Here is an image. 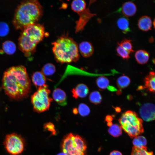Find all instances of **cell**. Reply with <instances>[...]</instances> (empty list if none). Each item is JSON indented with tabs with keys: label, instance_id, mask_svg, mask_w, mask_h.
I'll return each mask as SVG.
<instances>
[{
	"label": "cell",
	"instance_id": "6da1fadb",
	"mask_svg": "<svg viewBox=\"0 0 155 155\" xmlns=\"http://www.w3.org/2000/svg\"><path fill=\"white\" fill-rule=\"evenodd\" d=\"M2 86L6 94L12 98L19 99L28 96L31 83L25 67L19 65L7 69L3 78Z\"/></svg>",
	"mask_w": 155,
	"mask_h": 155
},
{
	"label": "cell",
	"instance_id": "7a4b0ae2",
	"mask_svg": "<svg viewBox=\"0 0 155 155\" xmlns=\"http://www.w3.org/2000/svg\"><path fill=\"white\" fill-rule=\"evenodd\" d=\"M42 14V7L37 0L24 1L16 9L13 23L16 29L22 30L25 27L36 23Z\"/></svg>",
	"mask_w": 155,
	"mask_h": 155
},
{
	"label": "cell",
	"instance_id": "3957f363",
	"mask_svg": "<svg viewBox=\"0 0 155 155\" xmlns=\"http://www.w3.org/2000/svg\"><path fill=\"white\" fill-rule=\"evenodd\" d=\"M46 34L44 28L42 24L36 23L25 27L18 39L19 49L26 56H30L34 52L37 45Z\"/></svg>",
	"mask_w": 155,
	"mask_h": 155
},
{
	"label": "cell",
	"instance_id": "277c9868",
	"mask_svg": "<svg viewBox=\"0 0 155 155\" xmlns=\"http://www.w3.org/2000/svg\"><path fill=\"white\" fill-rule=\"evenodd\" d=\"M52 51L57 61L61 63L75 62L79 59L78 46L71 37L63 35L52 43Z\"/></svg>",
	"mask_w": 155,
	"mask_h": 155
},
{
	"label": "cell",
	"instance_id": "5b68a950",
	"mask_svg": "<svg viewBox=\"0 0 155 155\" xmlns=\"http://www.w3.org/2000/svg\"><path fill=\"white\" fill-rule=\"evenodd\" d=\"M122 128L131 137H135L144 132L142 120L134 112L128 111L119 119Z\"/></svg>",
	"mask_w": 155,
	"mask_h": 155
},
{
	"label": "cell",
	"instance_id": "8992f818",
	"mask_svg": "<svg viewBox=\"0 0 155 155\" xmlns=\"http://www.w3.org/2000/svg\"><path fill=\"white\" fill-rule=\"evenodd\" d=\"M86 148L83 139L72 133L64 138L62 144V151L66 155H84Z\"/></svg>",
	"mask_w": 155,
	"mask_h": 155
},
{
	"label": "cell",
	"instance_id": "52a82bcc",
	"mask_svg": "<svg viewBox=\"0 0 155 155\" xmlns=\"http://www.w3.org/2000/svg\"><path fill=\"white\" fill-rule=\"evenodd\" d=\"M71 7L72 9L79 16V19L75 22V33L82 30L90 20L96 16L95 13L91 12L88 7H86V3L84 0H74L71 3Z\"/></svg>",
	"mask_w": 155,
	"mask_h": 155
},
{
	"label": "cell",
	"instance_id": "ba28073f",
	"mask_svg": "<svg viewBox=\"0 0 155 155\" xmlns=\"http://www.w3.org/2000/svg\"><path fill=\"white\" fill-rule=\"evenodd\" d=\"M50 92L47 86L38 88L31 96V101L35 111L40 113L49 109L53 100L49 96Z\"/></svg>",
	"mask_w": 155,
	"mask_h": 155
},
{
	"label": "cell",
	"instance_id": "9c48e42d",
	"mask_svg": "<svg viewBox=\"0 0 155 155\" xmlns=\"http://www.w3.org/2000/svg\"><path fill=\"white\" fill-rule=\"evenodd\" d=\"M7 152L11 155H19L23 151L24 142L21 136L16 133L7 135L4 142Z\"/></svg>",
	"mask_w": 155,
	"mask_h": 155
},
{
	"label": "cell",
	"instance_id": "30bf717a",
	"mask_svg": "<svg viewBox=\"0 0 155 155\" xmlns=\"http://www.w3.org/2000/svg\"><path fill=\"white\" fill-rule=\"evenodd\" d=\"M139 113L142 119L146 121L155 120V105L150 103L143 104L140 108Z\"/></svg>",
	"mask_w": 155,
	"mask_h": 155
},
{
	"label": "cell",
	"instance_id": "8fae6325",
	"mask_svg": "<svg viewBox=\"0 0 155 155\" xmlns=\"http://www.w3.org/2000/svg\"><path fill=\"white\" fill-rule=\"evenodd\" d=\"M144 86H140L138 90H146L150 92L155 93V72L151 71L145 77Z\"/></svg>",
	"mask_w": 155,
	"mask_h": 155
},
{
	"label": "cell",
	"instance_id": "7c38bea8",
	"mask_svg": "<svg viewBox=\"0 0 155 155\" xmlns=\"http://www.w3.org/2000/svg\"><path fill=\"white\" fill-rule=\"evenodd\" d=\"M137 11L135 5L131 1H127L123 3L118 11L121 12L126 17H131L134 15Z\"/></svg>",
	"mask_w": 155,
	"mask_h": 155
},
{
	"label": "cell",
	"instance_id": "4fadbf2b",
	"mask_svg": "<svg viewBox=\"0 0 155 155\" xmlns=\"http://www.w3.org/2000/svg\"><path fill=\"white\" fill-rule=\"evenodd\" d=\"M53 98L59 104L65 106L67 104L66 93L63 90L59 88H56L53 91L52 94Z\"/></svg>",
	"mask_w": 155,
	"mask_h": 155
},
{
	"label": "cell",
	"instance_id": "5bb4252c",
	"mask_svg": "<svg viewBox=\"0 0 155 155\" xmlns=\"http://www.w3.org/2000/svg\"><path fill=\"white\" fill-rule=\"evenodd\" d=\"M89 89L85 84H78L75 88L71 90L73 97L75 99L78 98H84L86 97L89 93Z\"/></svg>",
	"mask_w": 155,
	"mask_h": 155
},
{
	"label": "cell",
	"instance_id": "9a60e30c",
	"mask_svg": "<svg viewBox=\"0 0 155 155\" xmlns=\"http://www.w3.org/2000/svg\"><path fill=\"white\" fill-rule=\"evenodd\" d=\"M32 80L37 89L47 86L46 84L45 76L41 71H36L34 72L32 76Z\"/></svg>",
	"mask_w": 155,
	"mask_h": 155
},
{
	"label": "cell",
	"instance_id": "2e32d148",
	"mask_svg": "<svg viewBox=\"0 0 155 155\" xmlns=\"http://www.w3.org/2000/svg\"><path fill=\"white\" fill-rule=\"evenodd\" d=\"M78 49L81 54L84 57H90L94 53V48L92 44L88 41L81 42L79 44Z\"/></svg>",
	"mask_w": 155,
	"mask_h": 155
},
{
	"label": "cell",
	"instance_id": "e0dca14e",
	"mask_svg": "<svg viewBox=\"0 0 155 155\" xmlns=\"http://www.w3.org/2000/svg\"><path fill=\"white\" fill-rule=\"evenodd\" d=\"M152 24L151 20L148 16H142L138 22V28L140 30L143 31H147L151 30Z\"/></svg>",
	"mask_w": 155,
	"mask_h": 155
},
{
	"label": "cell",
	"instance_id": "ac0fdd59",
	"mask_svg": "<svg viewBox=\"0 0 155 155\" xmlns=\"http://www.w3.org/2000/svg\"><path fill=\"white\" fill-rule=\"evenodd\" d=\"M135 57L136 61L139 64H144L148 62L149 59V55L145 50H139L136 52Z\"/></svg>",
	"mask_w": 155,
	"mask_h": 155
},
{
	"label": "cell",
	"instance_id": "d6986e66",
	"mask_svg": "<svg viewBox=\"0 0 155 155\" xmlns=\"http://www.w3.org/2000/svg\"><path fill=\"white\" fill-rule=\"evenodd\" d=\"M117 24L119 28L124 33L126 34L130 31L129 21L126 18L123 17L119 18L117 21Z\"/></svg>",
	"mask_w": 155,
	"mask_h": 155
},
{
	"label": "cell",
	"instance_id": "ffe728a7",
	"mask_svg": "<svg viewBox=\"0 0 155 155\" xmlns=\"http://www.w3.org/2000/svg\"><path fill=\"white\" fill-rule=\"evenodd\" d=\"M2 49L5 53L9 55L13 54L16 51V46L12 41L9 40L4 42L2 44Z\"/></svg>",
	"mask_w": 155,
	"mask_h": 155
},
{
	"label": "cell",
	"instance_id": "44dd1931",
	"mask_svg": "<svg viewBox=\"0 0 155 155\" xmlns=\"http://www.w3.org/2000/svg\"><path fill=\"white\" fill-rule=\"evenodd\" d=\"M130 82V79L128 77L123 75L117 79V84L118 87L121 89L127 87L129 85Z\"/></svg>",
	"mask_w": 155,
	"mask_h": 155
},
{
	"label": "cell",
	"instance_id": "7402d4cb",
	"mask_svg": "<svg viewBox=\"0 0 155 155\" xmlns=\"http://www.w3.org/2000/svg\"><path fill=\"white\" fill-rule=\"evenodd\" d=\"M56 68L55 66L51 63H47L44 65L42 68L41 72L45 76H49L53 75L55 72Z\"/></svg>",
	"mask_w": 155,
	"mask_h": 155
},
{
	"label": "cell",
	"instance_id": "603a6c76",
	"mask_svg": "<svg viewBox=\"0 0 155 155\" xmlns=\"http://www.w3.org/2000/svg\"><path fill=\"white\" fill-rule=\"evenodd\" d=\"M96 84L100 90H103L108 87L109 84V80L106 77L101 76L96 80Z\"/></svg>",
	"mask_w": 155,
	"mask_h": 155
},
{
	"label": "cell",
	"instance_id": "cb8c5ba5",
	"mask_svg": "<svg viewBox=\"0 0 155 155\" xmlns=\"http://www.w3.org/2000/svg\"><path fill=\"white\" fill-rule=\"evenodd\" d=\"M122 129V128L121 126L116 124H113L110 126L108 132L111 135L117 137L121 135Z\"/></svg>",
	"mask_w": 155,
	"mask_h": 155
},
{
	"label": "cell",
	"instance_id": "d4e9b609",
	"mask_svg": "<svg viewBox=\"0 0 155 155\" xmlns=\"http://www.w3.org/2000/svg\"><path fill=\"white\" fill-rule=\"evenodd\" d=\"M131 155H154L152 152L147 150L146 146L139 148L133 147L132 149Z\"/></svg>",
	"mask_w": 155,
	"mask_h": 155
},
{
	"label": "cell",
	"instance_id": "484cf974",
	"mask_svg": "<svg viewBox=\"0 0 155 155\" xmlns=\"http://www.w3.org/2000/svg\"><path fill=\"white\" fill-rule=\"evenodd\" d=\"M90 101L92 103L95 104H100L101 101V96L98 91H94L91 92L89 96Z\"/></svg>",
	"mask_w": 155,
	"mask_h": 155
},
{
	"label": "cell",
	"instance_id": "4316f807",
	"mask_svg": "<svg viewBox=\"0 0 155 155\" xmlns=\"http://www.w3.org/2000/svg\"><path fill=\"white\" fill-rule=\"evenodd\" d=\"M116 50L117 55L123 59H128L130 58V53L123 48L119 43H118Z\"/></svg>",
	"mask_w": 155,
	"mask_h": 155
},
{
	"label": "cell",
	"instance_id": "83f0119b",
	"mask_svg": "<svg viewBox=\"0 0 155 155\" xmlns=\"http://www.w3.org/2000/svg\"><path fill=\"white\" fill-rule=\"evenodd\" d=\"M78 111L80 114L83 117L88 115L90 112V109L88 106L83 103H80L79 104Z\"/></svg>",
	"mask_w": 155,
	"mask_h": 155
},
{
	"label": "cell",
	"instance_id": "f1b7e54d",
	"mask_svg": "<svg viewBox=\"0 0 155 155\" xmlns=\"http://www.w3.org/2000/svg\"><path fill=\"white\" fill-rule=\"evenodd\" d=\"M119 43L123 48L129 53H132L134 51L133 49V47L131 40L124 39Z\"/></svg>",
	"mask_w": 155,
	"mask_h": 155
},
{
	"label": "cell",
	"instance_id": "f546056e",
	"mask_svg": "<svg viewBox=\"0 0 155 155\" xmlns=\"http://www.w3.org/2000/svg\"><path fill=\"white\" fill-rule=\"evenodd\" d=\"M9 32V27L7 24L4 22H0V36L7 35Z\"/></svg>",
	"mask_w": 155,
	"mask_h": 155
},
{
	"label": "cell",
	"instance_id": "4dcf8cb0",
	"mask_svg": "<svg viewBox=\"0 0 155 155\" xmlns=\"http://www.w3.org/2000/svg\"><path fill=\"white\" fill-rule=\"evenodd\" d=\"M44 128L48 131H51L53 134H54L56 133L54 125L51 123L49 122L45 124L44 125Z\"/></svg>",
	"mask_w": 155,
	"mask_h": 155
},
{
	"label": "cell",
	"instance_id": "1f68e13d",
	"mask_svg": "<svg viewBox=\"0 0 155 155\" xmlns=\"http://www.w3.org/2000/svg\"><path fill=\"white\" fill-rule=\"evenodd\" d=\"M136 137L142 145L143 146H145L147 143L146 138L142 136H137Z\"/></svg>",
	"mask_w": 155,
	"mask_h": 155
},
{
	"label": "cell",
	"instance_id": "d6a6232c",
	"mask_svg": "<svg viewBox=\"0 0 155 155\" xmlns=\"http://www.w3.org/2000/svg\"><path fill=\"white\" fill-rule=\"evenodd\" d=\"M133 143L134 146V147L137 148H141L144 147L143 146L140 142L136 137H135L133 141Z\"/></svg>",
	"mask_w": 155,
	"mask_h": 155
},
{
	"label": "cell",
	"instance_id": "836d02e7",
	"mask_svg": "<svg viewBox=\"0 0 155 155\" xmlns=\"http://www.w3.org/2000/svg\"><path fill=\"white\" fill-rule=\"evenodd\" d=\"M109 155H122V154L120 152L114 150L111 152Z\"/></svg>",
	"mask_w": 155,
	"mask_h": 155
},
{
	"label": "cell",
	"instance_id": "e575fe53",
	"mask_svg": "<svg viewBox=\"0 0 155 155\" xmlns=\"http://www.w3.org/2000/svg\"><path fill=\"white\" fill-rule=\"evenodd\" d=\"M106 121L108 122H111L113 119V118L110 115H108L106 116Z\"/></svg>",
	"mask_w": 155,
	"mask_h": 155
},
{
	"label": "cell",
	"instance_id": "d590c367",
	"mask_svg": "<svg viewBox=\"0 0 155 155\" xmlns=\"http://www.w3.org/2000/svg\"><path fill=\"white\" fill-rule=\"evenodd\" d=\"M108 89L110 91H115L116 90V89L114 87L111 86H110V87L108 88Z\"/></svg>",
	"mask_w": 155,
	"mask_h": 155
},
{
	"label": "cell",
	"instance_id": "8d00e7d4",
	"mask_svg": "<svg viewBox=\"0 0 155 155\" xmlns=\"http://www.w3.org/2000/svg\"><path fill=\"white\" fill-rule=\"evenodd\" d=\"M73 112L74 114H77L78 113V109H77L76 108H73Z\"/></svg>",
	"mask_w": 155,
	"mask_h": 155
},
{
	"label": "cell",
	"instance_id": "74e56055",
	"mask_svg": "<svg viewBox=\"0 0 155 155\" xmlns=\"http://www.w3.org/2000/svg\"><path fill=\"white\" fill-rule=\"evenodd\" d=\"M115 110L117 112H119L121 111L120 108L119 107H116L115 108Z\"/></svg>",
	"mask_w": 155,
	"mask_h": 155
},
{
	"label": "cell",
	"instance_id": "f35d334b",
	"mask_svg": "<svg viewBox=\"0 0 155 155\" xmlns=\"http://www.w3.org/2000/svg\"><path fill=\"white\" fill-rule=\"evenodd\" d=\"M57 155H66L65 153L63 152L62 153H61Z\"/></svg>",
	"mask_w": 155,
	"mask_h": 155
},
{
	"label": "cell",
	"instance_id": "ab89813d",
	"mask_svg": "<svg viewBox=\"0 0 155 155\" xmlns=\"http://www.w3.org/2000/svg\"><path fill=\"white\" fill-rule=\"evenodd\" d=\"M153 24L154 27V28L155 29V18L154 20V21L153 22Z\"/></svg>",
	"mask_w": 155,
	"mask_h": 155
}]
</instances>
